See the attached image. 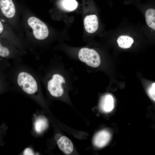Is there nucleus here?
<instances>
[{
  "label": "nucleus",
  "instance_id": "13",
  "mask_svg": "<svg viewBox=\"0 0 155 155\" xmlns=\"http://www.w3.org/2000/svg\"><path fill=\"white\" fill-rule=\"evenodd\" d=\"M48 126L46 119L44 117H40L37 118L34 123V127L35 131L40 133L44 131Z\"/></svg>",
  "mask_w": 155,
  "mask_h": 155
},
{
  "label": "nucleus",
  "instance_id": "12",
  "mask_svg": "<svg viewBox=\"0 0 155 155\" xmlns=\"http://www.w3.org/2000/svg\"><path fill=\"white\" fill-rule=\"evenodd\" d=\"M119 46L123 49H128L131 47L134 42L133 39L128 35L119 36L117 40Z\"/></svg>",
  "mask_w": 155,
  "mask_h": 155
},
{
  "label": "nucleus",
  "instance_id": "4",
  "mask_svg": "<svg viewBox=\"0 0 155 155\" xmlns=\"http://www.w3.org/2000/svg\"><path fill=\"white\" fill-rule=\"evenodd\" d=\"M65 83V78L62 75L58 74H55L52 76V78L48 82V90L53 96L60 97L64 93L63 85Z\"/></svg>",
  "mask_w": 155,
  "mask_h": 155
},
{
  "label": "nucleus",
  "instance_id": "5",
  "mask_svg": "<svg viewBox=\"0 0 155 155\" xmlns=\"http://www.w3.org/2000/svg\"><path fill=\"white\" fill-rule=\"evenodd\" d=\"M0 11L6 18L13 17L16 13V8L12 0H0Z\"/></svg>",
  "mask_w": 155,
  "mask_h": 155
},
{
  "label": "nucleus",
  "instance_id": "10",
  "mask_svg": "<svg viewBox=\"0 0 155 155\" xmlns=\"http://www.w3.org/2000/svg\"><path fill=\"white\" fill-rule=\"evenodd\" d=\"M146 22L147 25L155 30V10L152 8L147 9L145 13Z\"/></svg>",
  "mask_w": 155,
  "mask_h": 155
},
{
  "label": "nucleus",
  "instance_id": "14",
  "mask_svg": "<svg viewBox=\"0 0 155 155\" xmlns=\"http://www.w3.org/2000/svg\"><path fill=\"white\" fill-rule=\"evenodd\" d=\"M10 54V51L8 48L4 46L0 40V57H6Z\"/></svg>",
  "mask_w": 155,
  "mask_h": 155
},
{
  "label": "nucleus",
  "instance_id": "7",
  "mask_svg": "<svg viewBox=\"0 0 155 155\" xmlns=\"http://www.w3.org/2000/svg\"><path fill=\"white\" fill-rule=\"evenodd\" d=\"M84 23L85 30L89 33L95 32L98 28V19L96 15H90L86 16L84 20Z\"/></svg>",
  "mask_w": 155,
  "mask_h": 155
},
{
  "label": "nucleus",
  "instance_id": "1",
  "mask_svg": "<svg viewBox=\"0 0 155 155\" xmlns=\"http://www.w3.org/2000/svg\"><path fill=\"white\" fill-rule=\"evenodd\" d=\"M78 56L81 61L90 67H96L100 64V56L93 49L86 47L82 48L79 51Z\"/></svg>",
  "mask_w": 155,
  "mask_h": 155
},
{
  "label": "nucleus",
  "instance_id": "3",
  "mask_svg": "<svg viewBox=\"0 0 155 155\" xmlns=\"http://www.w3.org/2000/svg\"><path fill=\"white\" fill-rule=\"evenodd\" d=\"M28 25L32 28L34 37L39 40L46 38L49 34V30L46 25L39 19L34 16L28 19Z\"/></svg>",
  "mask_w": 155,
  "mask_h": 155
},
{
  "label": "nucleus",
  "instance_id": "2",
  "mask_svg": "<svg viewBox=\"0 0 155 155\" xmlns=\"http://www.w3.org/2000/svg\"><path fill=\"white\" fill-rule=\"evenodd\" d=\"M17 82L18 85L27 94H33L37 90V84L35 80L27 72H22L19 74Z\"/></svg>",
  "mask_w": 155,
  "mask_h": 155
},
{
  "label": "nucleus",
  "instance_id": "8",
  "mask_svg": "<svg viewBox=\"0 0 155 155\" xmlns=\"http://www.w3.org/2000/svg\"><path fill=\"white\" fill-rule=\"evenodd\" d=\"M57 143L60 149L65 153L69 154L72 152L73 145L67 137L64 136H61L57 140Z\"/></svg>",
  "mask_w": 155,
  "mask_h": 155
},
{
  "label": "nucleus",
  "instance_id": "11",
  "mask_svg": "<svg viewBox=\"0 0 155 155\" xmlns=\"http://www.w3.org/2000/svg\"><path fill=\"white\" fill-rule=\"evenodd\" d=\"M59 4L63 9L71 11L77 8L78 4L76 0H60Z\"/></svg>",
  "mask_w": 155,
  "mask_h": 155
},
{
  "label": "nucleus",
  "instance_id": "9",
  "mask_svg": "<svg viewBox=\"0 0 155 155\" xmlns=\"http://www.w3.org/2000/svg\"><path fill=\"white\" fill-rule=\"evenodd\" d=\"M100 107L104 112H111L114 107V100L112 96L107 94L104 96L101 100Z\"/></svg>",
  "mask_w": 155,
  "mask_h": 155
},
{
  "label": "nucleus",
  "instance_id": "6",
  "mask_svg": "<svg viewBox=\"0 0 155 155\" xmlns=\"http://www.w3.org/2000/svg\"><path fill=\"white\" fill-rule=\"evenodd\" d=\"M111 136L110 133L108 131H100L96 134L94 138V144L98 147H103L109 142Z\"/></svg>",
  "mask_w": 155,
  "mask_h": 155
},
{
  "label": "nucleus",
  "instance_id": "15",
  "mask_svg": "<svg viewBox=\"0 0 155 155\" xmlns=\"http://www.w3.org/2000/svg\"><path fill=\"white\" fill-rule=\"evenodd\" d=\"M0 16V35H3L5 34L7 31L6 25L4 19Z\"/></svg>",
  "mask_w": 155,
  "mask_h": 155
},
{
  "label": "nucleus",
  "instance_id": "16",
  "mask_svg": "<svg viewBox=\"0 0 155 155\" xmlns=\"http://www.w3.org/2000/svg\"><path fill=\"white\" fill-rule=\"evenodd\" d=\"M155 83L153 84L148 91V93L150 96L154 100H155Z\"/></svg>",
  "mask_w": 155,
  "mask_h": 155
},
{
  "label": "nucleus",
  "instance_id": "17",
  "mask_svg": "<svg viewBox=\"0 0 155 155\" xmlns=\"http://www.w3.org/2000/svg\"><path fill=\"white\" fill-rule=\"evenodd\" d=\"M23 154L24 155H34V153L31 148H27L24 150Z\"/></svg>",
  "mask_w": 155,
  "mask_h": 155
}]
</instances>
